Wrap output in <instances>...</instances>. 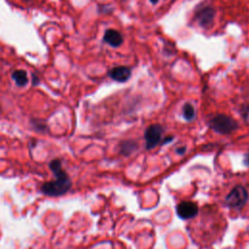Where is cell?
Instances as JSON below:
<instances>
[{
    "instance_id": "52a82bcc",
    "label": "cell",
    "mask_w": 249,
    "mask_h": 249,
    "mask_svg": "<svg viewBox=\"0 0 249 249\" xmlns=\"http://www.w3.org/2000/svg\"><path fill=\"white\" fill-rule=\"evenodd\" d=\"M108 75L112 80L116 82L124 83L130 78L131 70L126 66H116L109 70Z\"/></svg>"
},
{
    "instance_id": "9c48e42d",
    "label": "cell",
    "mask_w": 249,
    "mask_h": 249,
    "mask_svg": "<svg viewBox=\"0 0 249 249\" xmlns=\"http://www.w3.org/2000/svg\"><path fill=\"white\" fill-rule=\"evenodd\" d=\"M12 78L18 87H24L28 83L27 73H26V71H24L22 69L14 71L12 74Z\"/></svg>"
},
{
    "instance_id": "5b68a950",
    "label": "cell",
    "mask_w": 249,
    "mask_h": 249,
    "mask_svg": "<svg viewBox=\"0 0 249 249\" xmlns=\"http://www.w3.org/2000/svg\"><path fill=\"white\" fill-rule=\"evenodd\" d=\"M215 18V10L210 6H204L196 10L195 18L198 25L202 28H209L212 26Z\"/></svg>"
},
{
    "instance_id": "ba28073f",
    "label": "cell",
    "mask_w": 249,
    "mask_h": 249,
    "mask_svg": "<svg viewBox=\"0 0 249 249\" xmlns=\"http://www.w3.org/2000/svg\"><path fill=\"white\" fill-rule=\"evenodd\" d=\"M103 41L113 48H118L123 44V35L115 29H107L103 36Z\"/></svg>"
},
{
    "instance_id": "ac0fdd59",
    "label": "cell",
    "mask_w": 249,
    "mask_h": 249,
    "mask_svg": "<svg viewBox=\"0 0 249 249\" xmlns=\"http://www.w3.org/2000/svg\"><path fill=\"white\" fill-rule=\"evenodd\" d=\"M123 1H124V0H123Z\"/></svg>"
},
{
    "instance_id": "8992f818",
    "label": "cell",
    "mask_w": 249,
    "mask_h": 249,
    "mask_svg": "<svg viewBox=\"0 0 249 249\" xmlns=\"http://www.w3.org/2000/svg\"><path fill=\"white\" fill-rule=\"evenodd\" d=\"M198 212L197 204L194 201H183L176 206V213L179 218L188 220L196 217Z\"/></svg>"
},
{
    "instance_id": "30bf717a",
    "label": "cell",
    "mask_w": 249,
    "mask_h": 249,
    "mask_svg": "<svg viewBox=\"0 0 249 249\" xmlns=\"http://www.w3.org/2000/svg\"><path fill=\"white\" fill-rule=\"evenodd\" d=\"M182 112H183L184 119L188 122L193 121L196 117V109L193 106V104H191V103H185L183 106Z\"/></svg>"
},
{
    "instance_id": "3957f363",
    "label": "cell",
    "mask_w": 249,
    "mask_h": 249,
    "mask_svg": "<svg viewBox=\"0 0 249 249\" xmlns=\"http://www.w3.org/2000/svg\"><path fill=\"white\" fill-rule=\"evenodd\" d=\"M248 199V193L246 189L241 186H235L226 196V203L229 207L233 209H241Z\"/></svg>"
},
{
    "instance_id": "277c9868",
    "label": "cell",
    "mask_w": 249,
    "mask_h": 249,
    "mask_svg": "<svg viewBox=\"0 0 249 249\" xmlns=\"http://www.w3.org/2000/svg\"><path fill=\"white\" fill-rule=\"evenodd\" d=\"M163 134V128L160 124H155L149 125L144 133V138H145V143H146V149L150 150L155 147H157Z\"/></svg>"
},
{
    "instance_id": "6da1fadb",
    "label": "cell",
    "mask_w": 249,
    "mask_h": 249,
    "mask_svg": "<svg viewBox=\"0 0 249 249\" xmlns=\"http://www.w3.org/2000/svg\"><path fill=\"white\" fill-rule=\"evenodd\" d=\"M50 168L53 172L56 179L43 184L41 187L42 193L50 196H58L64 195L70 189L71 181L67 173L62 169L60 160H52L50 163Z\"/></svg>"
},
{
    "instance_id": "4fadbf2b",
    "label": "cell",
    "mask_w": 249,
    "mask_h": 249,
    "mask_svg": "<svg viewBox=\"0 0 249 249\" xmlns=\"http://www.w3.org/2000/svg\"><path fill=\"white\" fill-rule=\"evenodd\" d=\"M243 162H244V164H245V165L249 166V152H247V153L245 154V156H244V160H243Z\"/></svg>"
},
{
    "instance_id": "7a4b0ae2",
    "label": "cell",
    "mask_w": 249,
    "mask_h": 249,
    "mask_svg": "<svg viewBox=\"0 0 249 249\" xmlns=\"http://www.w3.org/2000/svg\"><path fill=\"white\" fill-rule=\"evenodd\" d=\"M208 125L220 134H230L238 127L237 123L232 118L224 114H218L213 117L209 121Z\"/></svg>"
},
{
    "instance_id": "2e32d148",
    "label": "cell",
    "mask_w": 249,
    "mask_h": 249,
    "mask_svg": "<svg viewBox=\"0 0 249 249\" xmlns=\"http://www.w3.org/2000/svg\"><path fill=\"white\" fill-rule=\"evenodd\" d=\"M150 2H151L153 5H156V4L159 2V0H150Z\"/></svg>"
},
{
    "instance_id": "9a60e30c",
    "label": "cell",
    "mask_w": 249,
    "mask_h": 249,
    "mask_svg": "<svg viewBox=\"0 0 249 249\" xmlns=\"http://www.w3.org/2000/svg\"><path fill=\"white\" fill-rule=\"evenodd\" d=\"M172 140H173V136H169V137H166V138L163 140L162 144H166V143H168V142H170V141H172Z\"/></svg>"
},
{
    "instance_id": "7c38bea8",
    "label": "cell",
    "mask_w": 249,
    "mask_h": 249,
    "mask_svg": "<svg viewBox=\"0 0 249 249\" xmlns=\"http://www.w3.org/2000/svg\"><path fill=\"white\" fill-rule=\"evenodd\" d=\"M175 152H176L178 155H184V154H185V152H186V147H185V146L178 147V148H176Z\"/></svg>"
},
{
    "instance_id": "e0dca14e",
    "label": "cell",
    "mask_w": 249,
    "mask_h": 249,
    "mask_svg": "<svg viewBox=\"0 0 249 249\" xmlns=\"http://www.w3.org/2000/svg\"><path fill=\"white\" fill-rule=\"evenodd\" d=\"M23 1H26V2H27V1H30V0H23Z\"/></svg>"
},
{
    "instance_id": "5bb4252c",
    "label": "cell",
    "mask_w": 249,
    "mask_h": 249,
    "mask_svg": "<svg viewBox=\"0 0 249 249\" xmlns=\"http://www.w3.org/2000/svg\"><path fill=\"white\" fill-rule=\"evenodd\" d=\"M244 119L246 120L247 123H249V107L246 108L245 110V113H244Z\"/></svg>"
},
{
    "instance_id": "8fae6325",
    "label": "cell",
    "mask_w": 249,
    "mask_h": 249,
    "mask_svg": "<svg viewBox=\"0 0 249 249\" xmlns=\"http://www.w3.org/2000/svg\"><path fill=\"white\" fill-rule=\"evenodd\" d=\"M122 150L121 152L124 155H129L130 153H132L135 148H136V143L135 142H131V141H124L121 144Z\"/></svg>"
}]
</instances>
